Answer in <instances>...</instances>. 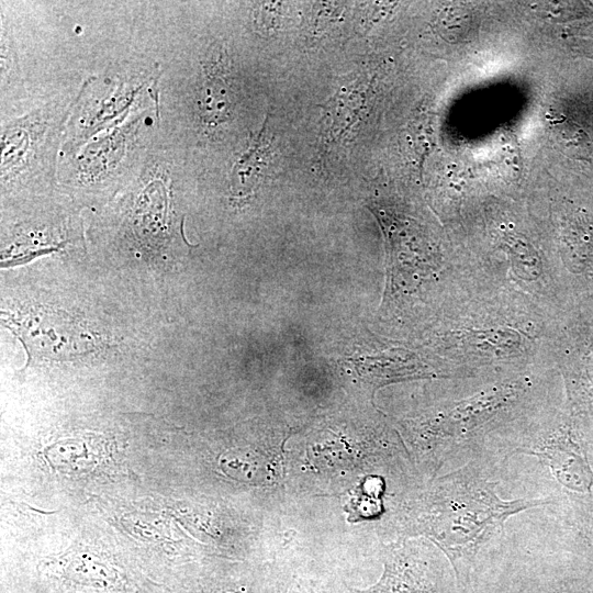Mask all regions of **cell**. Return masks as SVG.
<instances>
[{
    "instance_id": "cell-1",
    "label": "cell",
    "mask_w": 593,
    "mask_h": 593,
    "mask_svg": "<svg viewBox=\"0 0 593 593\" xmlns=\"http://www.w3.org/2000/svg\"><path fill=\"white\" fill-rule=\"evenodd\" d=\"M446 307L439 348L448 377L475 378L545 368L552 342L544 307L525 295L482 280Z\"/></svg>"
},
{
    "instance_id": "cell-2",
    "label": "cell",
    "mask_w": 593,
    "mask_h": 593,
    "mask_svg": "<svg viewBox=\"0 0 593 593\" xmlns=\"http://www.w3.org/2000/svg\"><path fill=\"white\" fill-rule=\"evenodd\" d=\"M481 459H474L438 478L406 505L404 525L426 536L448 559L463 589L481 550L521 512L546 506L549 497L504 500L499 481L491 479Z\"/></svg>"
},
{
    "instance_id": "cell-3",
    "label": "cell",
    "mask_w": 593,
    "mask_h": 593,
    "mask_svg": "<svg viewBox=\"0 0 593 593\" xmlns=\"http://www.w3.org/2000/svg\"><path fill=\"white\" fill-rule=\"evenodd\" d=\"M545 368L482 377L473 392L455 396L412 427V444L432 474L446 462L481 459L490 438L501 440L545 410Z\"/></svg>"
},
{
    "instance_id": "cell-4",
    "label": "cell",
    "mask_w": 593,
    "mask_h": 593,
    "mask_svg": "<svg viewBox=\"0 0 593 593\" xmlns=\"http://www.w3.org/2000/svg\"><path fill=\"white\" fill-rule=\"evenodd\" d=\"M569 416L537 414L502 440V457L534 456L563 489L593 496V470Z\"/></svg>"
},
{
    "instance_id": "cell-5",
    "label": "cell",
    "mask_w": 593,
    "mask_h": 593,
    "mask_svg": "<svg viewBox=\"0 0 593 593\" xmlns=\"http://www.w3.org/2000/svg\"><path fill=\"white\" fill-rule=\"evenodd\" d=\"M454 570L440 551L425 545H396L387 550L380 580L347 593H458Z\"/></svg>"
},
{
    "instance_id": "cell-6",
    "label": "cell",
    "mask_w": 593,
    "mask_h": 593,
    "mask_svg": "<svg viewBox=\"0 0 593 593\" xmlns=\"http://www.w3.org/2000/svg\"><path fill=\"white\" fill-rule=\"evenodd\" d=\"M550 215L563 267L575 276L585 273L593 256V222L588 211L562 199L551 204Z\"/></svg>"
},
{
    "instance_id": "cell-7",
    "label": "cell",
    "mask_w": 593,
    "mask_h": 593,
    "mask_svg": "<svg viewBox=\"0 0 593 593\" xmlns=\"http://www.w3.org/2000/svg\"><path fill=\"white\" fill-rule=\"evenodd\" d=\"M560 360L570 416L593 415V336Z\"/></svg>"
},
{
    "instance_id": "cell-8",
    "label": "cell",
    "mask_w": 593,
    "mask_h": 593,
    "mask_svg": "<svg viewBox=\"0 0 593 593\" xmlns=\"http://www.w3.org/2000/svg\"><path fill=\"white\" fill-rule=\"evenodd\" d=\"M225 68H212L205 76L199 101L200 115L205 124H219L231 114L230 87L223 75Z\"/></svg>"
},
{
    "instance_id": "cell-9",
    "label": "cell",
    "mask_w": 593,
    "mask_h": 593,
    "mask_svg": "<svg viewBox=\"0 0 593 593\" xmlns=\"http://www.w3.org/2000/svg\"><path fill=\"white\" fill-rule=\"evenodd\" d=\"M548 121L552 141L564 156L574 160L590 161L592 159V142L581 126L559 115H552Z\"/></svg>"
},
{
    "instance_id": "cell-10",
    "label": "cell",
    "mask_w": 593,
    "mask_h": 593,
    "mask_svg": "<svg viewBox=\"0 0 593 593\" xmlns=\"http://www.w3.org/2000/svg\"><path fill=\"white\" fill-rule=\"evenodd\" d=\"M436 29L445 41L465 42L474 30L473 14L462 7L451 5L439 12L436 19Z\"/></svg>"
},
{
    "instance_id": "cell-11",
    "label": "cell",
    "mask_w": 593,
    "mask_h": 593,
    "mask_svg": "<svg viewBox=\"0 0 593 593\" xmlns=\"http://www.w3.org/2000/svg\"><path fill=\"white\" fill-rule=\"evenodd\" d=\"M518 593H578L570 586L559 582H545V579H539L532 583L528 588Z\"/></svg>"
},
{
    "instance_id": "cell-12",
    "label": "cell",
    "mask_w": 593,
    "mask_h": 593,
    "mask_svg": "<svg viewBox=\"0 0 593 593\" xmlns=\"http://www.w3.org/2000/svg\"><path fill=\"white\" fill-rule=\"evenodd\" d=\"M211 593H250L246 586H235L232 589H226L222 591H213Z\"/></svg>"
},
{
    "instance_id": "cell-13",
    "label": "cell",
    "mask_w": 593,
    "mask_h": 593,
    "mask_svg": "<svg viewBox=\"0 0 593 593\" xmlns=\"http://www.w3.org/2000/svg\"><path fill=\"white\" fill-rule=\"evenodd\" d=\"M585 533L589 535L591 541L593 542V521L592 522H584Z\"/></svg>"
},
{
    "instance_id": "cell-14",
    "label": "cell",
    "mask_w": 593,
    "mask_h": 593,
    "mask_svg": "<svg viewBox=\"0 0 593 593\" xmlns=\"http://www.w3.org/2000/svg\"><path fill=\"white\" fill-rule=\"evenodd\" d=\"M279 593H301V592H298V591H294V590H288V591H282V592H279Z\"/></svg>"
}]
</instances>
